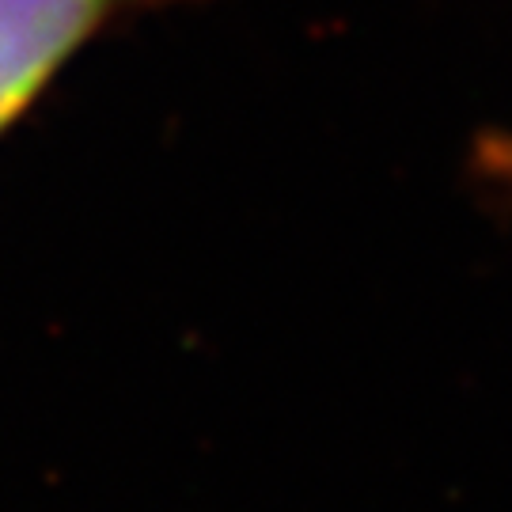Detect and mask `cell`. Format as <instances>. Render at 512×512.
I'll return each instance as SVG.
<instances>
[{
    "instance_id": "obj_2",
    "label": "cell",
    "mask_w": 512,
    "mask_h": 512,
    "mask_svg": "<svg viewBox=\"0 0 512 512\" xmlns=\"http://www.w3.org/2000/svg\"><path fill=\"white\" fill-rule=\"evenodd\" d=\"M509 171H512V164H509Z\"/></svg>"
},
{
    "instance_id": "obj_1",
    "label": "cell",
    "mask_w": 512,
    "mask_h": 512,
    "mask_svg": "<svg viewBox=\"0 0 512 512\" xmlns=\"http://www.w3.org/2000/svg\"><path fill=\"white\" fill-rule=\"evenodd\" d=\"M129 0H0V133Z\"/></svg>"
}]
</instances>
